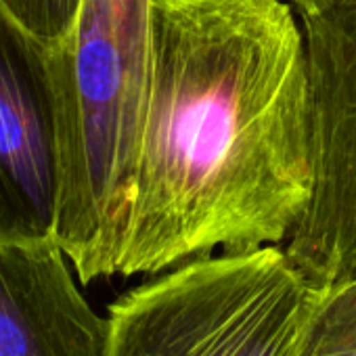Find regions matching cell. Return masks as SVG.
I'll return each mask as SVG.
<instances>
[{
	"label": "cell",
	"mask_w": 356,
	"mask_h": 356,
	"mask_svg": "<svg viewBox=\"0 0 356 356\" xmlns=\"http://www.w3.org/2000/svg\"><path fill=\"white\" fill-rule=\"evenodd\" d=\"M118 275L281 245L314 193L304 30L281 0H151Z\"/></svg>",
	"instance_id": "1"
},
{
	"label": "cell",
	"mask_w": 356,
	"mask_h": 356,
	"mask_svg": "<svg viewBox=\"0 0 356 356\" xmlns=\"http://www.w3.org/2000/svg\"><path fill=\"white\" fill-rule=\"evenodd\" d=\"M291 356H356V279L323 291Z\"/></svg>",
	"instance_id": "7"
},
{
	"label": "cell",
	"mask_w": 356,
	"mask_h": 356,
	"mask_svg": "<svg viewBox=\"0 0 356 356\" xmlns=\"http://www.w3.org/2000/svg\"><path fill=\"white\" fill-rule=\"evenodd\" d=\"M84 0H0V11L51 49L72 34Z\"/></svg>",
	"instance_id": "8"
},
{
	"label": "cell",
	"mask_w": 356,
	"mask_h": 356,
	"mask_svg": "<svg viewBox=\"0 0 356 356\" xmlns=\"http://www.w3.org/2000/svg\"><path fill=\"white\" fill-rule=\"evenodd\" d=\"M109 318L80 293L55 239H0V356H107Z\"/></svg>",
	"instance_id": "6"
},
{
	"label": "cell",
	"mask_w": 356,
	"mask_h": 356,
	"mask_svg": "<svg viewBox=\"0 0 356 356\" xmlns=\"http://www.w3.org/2000/svg\"><path fill=\"white\" fill-rule=\"evenodd\" d=\"M291 7L302 15H308V13H316V11H323V9H329L333 5H341V3H352V0H289Z\"/></svg>",
	"instance_id": "9"
},
{
	"label": "cell",
	"mask_w": 356,
	"mask_h": 356,
	"mask_svg": "<svg viewBox=\"0 0 356 356\" xmlns=\"http://www.w3.org/2000/svg\"><path fill=\"white\" fill-rule=\"evenodd\" d=\"M314 193L285 239L302 279L327 291L356 279V0L302 15Z\"/></svg>",
	"instance_id": "4"
},
{
	"label": "cell",
	"mask_w": 356,
	"mask_h": 356,
	"mask_svg": "<svg viewBox=\"0 0 356 356\" xmlns=\"http://www.w3.org/2000/svg\"><path fill=\"white\" fill-rule=\"evenodd\" d=\"M321 296L279 245L195 258L109 306L107 356H291Z\"/></svg>",
	"instance_id": "3"
},
{
	"label": "cell",
	"mask_w": 356,
	"mask_h": 356,
	"mask_svg": "<svg viewBox=\"0 0 356 356\" xmlns=\"http://www.w3.org/2000/svg\"><path fill=\"white\" fill-rule=\"evenodd\" d=\"M151 0H84L53 49L61 197L55 241L82 283L118 275L151 72Z\"/></svg>",
	"instance_id": "2"
},
{
	"label": "cell",
	"mask_w": 356,
	"mask_h": 356,
	"mask_svg": "<svg viewBox=\"0 0 356 356\" xmlns=\"http://www.w3.org/2000/svg\"><path fill=\"white\" fill-rule=\"evenodd\" d=\"M59 197L53 49L0 11V239H55Z\"/></svg>",
	"instance_id": "5"
}]
</instances>
